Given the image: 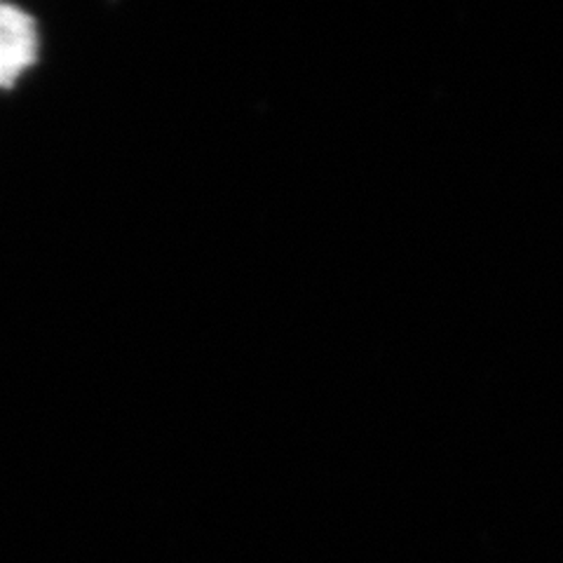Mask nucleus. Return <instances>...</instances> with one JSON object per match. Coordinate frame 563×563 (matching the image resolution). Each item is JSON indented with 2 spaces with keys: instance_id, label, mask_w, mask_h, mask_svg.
I'll return each mask as SVG.
<instances>
[{
  "instance_id": "f257e3e1",
  "label": "nucleus",
  "mask_w": 563,
  "mask_h": 563,
  "mask_svg": "<svg viewBox=\"0 0 563 563\" xmlns=\"http://www.w3.org/2000/svg\"><path fill=\"white\" fill-rule=\"evenodd\" d=\"M38 59V29L24 10L0 3V87H12Z\"/></svg>"
}]
</instances>
